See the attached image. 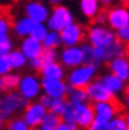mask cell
<instances>
[{"label":"cell","instance_id":"cell-3","mask_svg":"<svg viewBox=\"0 0 129 130\" xmlns=\"http://www.w3.org/2000/svg\"><path fill=\"white\" fill-rule=\"evenodd\" d=\"M86 39H87V43H90L92 46L101 48V46L110 45L112 42H115L116 33L107 25L93 23L86 30Z\"/></svg>","mask_w":129,"mask_h":130},{"label":"cell","instance_id":"cell-25","mask_svg":"<svg viewBox=\"0 0 129 130\" xmlns=\"http://www.w3.org/2000/svg\"><path fill=\"white\" fill-rule=\"evenodd\" d=\"M3 79V85H5V91H15L18 90L19 81H20V75L15 74V72H7L2 77Z\"/></svg>","mask_w":129,"mask_h":130},{"label":"cell","instance_id":"cell-30","mask_svg":"<svg viewBox=\"0 0 129 130\" xmlns=\"http://www.w3.org/2000/svg\"><path fill=\"white\" fill-rule=\"evenodd\" d=\"M48 26H46V23H35L33 25V29H32V33H31V36L36 38V39H39V41L42 42V39L45 38V35L48 33Z\"/></svg>","mask_w":129,"mask_h":130},{"label":"cell","instance_id":"cell-7","mask_svg":"<svg viewBox=\"0 0 129 130\" xmlns=\"http://www.w3.org/2000/svg\"><path fill=\"white\" fill-rule=\"evenodd\" d=\"M106 25L112 30H118L129 25V7L125 5L109 7L106 10Z\"/></svg>","mask_w":129,"mask_h":130},{"label":"cell","instance_id":"cell-20","mask_svg":"<svg viewBox=\"0 0 129 130\" xmlns=\"http://www.w3.org/2000/svg\"><path fill=\"white\" fill-rule=\"evenodd\" d=\"M33 25H35L33 20H31L28 16H23V18L16 19V22L12 25V29H13V33L16 36L25 38V36H29L32 33Z\"/></svg>","mask_w":129,"mask_h":130},{"label":"cell","instance_id":"cell-5","mask_svg":"<svg viewBox=\"0 0 129 130\" xmlns=\"http://www.w3.org/2000/svg\"><path fill=\"white\" fill-rule=\"evenodd\" d=\"M18 91L23 98H26L28 101H33L41 95L42 91V85H41V79L38 78L36 75L33 74H26L20 77L18 85Z\"/></svg>","mask_w":129,"mask_h":130},{"label":"cell","instance_id":"cell-39","mask_svg":"<svg viewBox=\"0 0 129 130\" xmlns=\"http://www.w3.org/2000/svg\"><path fill=\"white\" fill-rule=\"evenodd\" d=\"M94 23H100V25H106V10L101 9L99 13H97V16L94 19Z\"/></svg>","mask_w":129,"mask_h":130},{"label":"cell","instance_id":"cell-21","mask_svg":"<svg viewBox=\"0 0 129 130\" xmlns=\"http://www.w3.org/2000/svg\"><path fill=\"white\" fill-rule=\"evenodd\" d=\"M80 12L86 19H94L97 13L100 12L103 7L100 6L99 0H80L79 2Z\"/></svg>","mask_w":129,"mask_h":130},{"label":"cell","instance_id":"cell-15","mask_svg":"<svg viewBox=\"0 0 129 130\" xmlns=\"http://www.w3.org/2000/svg\"><path fill=\"white\" fill-rule=\"evenodd\" d=\"M107 68L112 74H115L116 77H119L120 79H123L125 83L129 81V56L122 55L116 56L113 59L107 62Z\"/></svg>","mask_w":129,"mask_h":130},{"label":"cell","instance_id":"cell-33","mask_svg":"<svg viewBox=\"0 0 129 130\" xmlns=\"http://www.w3.org/2000/svg\"><path fill=\"white\" fill-rule=\"evenodd\" d=\"M115 33H116V39L119 42H122L125 46L129 48V25L115 30Z\"/></svg>","mask_w":129,"mask_h":130},{"label":"cell","instance_id":"cell-26","mask_svg":"<svg viewBox=\"0 0 129 130\" xmlns=\"http://www.w3.org/2000/svg\"><path fill=\"white\" fill-rule=\"evenodd\" d=\"M13 46H15L13 38L10 36L9 33H3V35H0V54L7 55L12 49H15Z\"/></svg>","mask_w":129,"mask_h":130},{"label":"cell","instance_id":"cell-23","mask_svg":"<svg viewBox=\"0 0 129 130\" xmlns=\"http://www.w3.org/2000/svg\"><path fill=\"white\" fill-rule=\"evenodd\" d=\"M7 59H9L12 70H22L28 64V58L25 56V54L20 49H12L7 54Z\"/></svg>","mask_w":129,"mask_h":130},{"label":"cell","instance_id":"cell-43","mask_svg":"<svg viewBox=\"0 0 129 130\" xmlns=\"http://www.w3.org/2000/svg\"><path fill=\"white\" fill-rule=\"evenodd\" d=\"M64 0H46V3L51 6H57V5H62Z\"/></svg>","mask_w":129,"mask_h":130},{"label":"cell","instance_id":"cell-34","mask_svg":"<svg viewBox=\"0 0 129 130\" xmlns=\"http://www.w3.org/2000/svg\"><path fill=\"white\" fill-rule=\"evenodd\" d=\"M61 121H64V123H68V124H75L74 123V106L71 104H67L65 107V110L61 113Z\"/></svg>","mask_w":129,"mask_h":130},{"label":"cell","instance_id":"cell-16","mask_svg":"<svg viewBox=\"0 0 129 130\" xmlns=\"http://www.w3.org/2000/svg\"><path fill=\"white\" fill-rule=\"evenodd\" d=\"M118 104L115 103V100L110 101H99L93 103V111H94V117L101 119L105 121H110L113 117L118 114Z\"/></svg>","mask_w":129,"mask_h":130},{"label":"cell","instance_id":"cell-45","mask_svg":"<svg viewBox=\"0 0 129 130\" xmlns=\"http://www.w3.org/2000/svg\"><path fill=\"white\" fill-rule=\"evenodd\" d=\"M125 120H126V126H128V130H129V110H128V113L125 114Z\"/></svg>","mask_w":129,"mask_h":130},{"label":"cell","instance_id":"cell-27","mask_svg":"<svg viewBox=\"0 0 129 130\" xmlns=\"http://www.w3.org/2000/svg\"><path fill=\"white\" fill-rule=\"evenodd\" d=\"M60 123H61V117L58 114H55L52 111H46L44 119H42L41 126H45V127H49V129H55Z\"/></svg>","mask_w":129,"mask_h":130},{"label":"cell","instance_id":"cell-14","mask_svg":"<svg viewBox=\"0 0 129 130\" xmlns=\"http://www.w3.org/2000/svg\"><path fill=\"white\" fill-rule=\"evenodd\" d=\"M93 119H94V111H93L92 104L83 103L79 106H74V123L77 127L87 129L92 124Z\"/></svg>","mask_w":129,"mask_h":130},{"label":"cell","instance_id":"cell-47","mask_svg":"<svg viewBox=\"0 0 129 130\" xmlns=\"http://www.w3.org/2000/svg\"><path fill=\"white\" fill-rule=\"evenodd\" d=\"M38 130H54V129H49V127H45V126H39Z\"/></svg>","mask_w":129,"mask_h":130},{"label":"cell","instance_id":"cell-38","mask_svg":"<svg viewBox=\"0 0 129 130\" xmlns=\"http://www.w3.org/2000/svg\"><path fill=\"white\" fill-rule=\"evenodd\" d=\"M44 59H42L41 56H36V58H32V59H29V67H31V70L33 71H39L42 70V67H44Z\"/></svg>","mask_w":129,"mask_h":130},{"label":"cell","instance_id":"cell-31","mask_svg":"<svg viewBox=\"0 0 129 130\" xmlns=\"http://www.w3.org/2000/svg\"><path fill=\"white\" fill-rule=\"evenodd\" d=\"M7 130H31V127L28 126V123L23 120V119H12L7 123Z\"/></svg>","mask_w":129,"mask_h":130},{"label":"cell","instance_id":"cell-40","mask_svg":"<svg viewBox=\"0 0 129 130\" xmlns=\"http://www.w3.org/2000/svg\"><path fill=\"white\" fill-rule=\"evenodd\" d=\"M54 130H77V126H75V124H68V123L61 121V123L57 126Z\"/></svg>","mask_w":129,"mask_h":130},{"label":"cell","instance_id":"cell-49","mask_svg":"<svg viewBox=\"0 0 129 130\" xmlns=\"http://www.w3.org/2000/svg\"><path fill=\"white\" fill-rule=\"evenodd\" d=\"M0 13H3V7L2 6H0Z\"/></svg>","mask_w":129,"mask_h":130},{"label":"cell","instance_id":"cell-11","mask_svg":"<svg viewBox=\"0 0 129 130\" xmlns=\"http://www.w3.org/2000/svg\"><path fill=\"white\" fill-rule=\"evenodd\" d=\"M46 111H48V110H46L39 101H32V103H28L26 107L23 108V117L22 119L28 123V126L31 129H32V127H39Z\"/></svg>","mask_w":129,"mask_h":130},{"label":"cell","instance_id":"cell-12","mask_svg":"<svg viewBox=\"0 0 129 130\" xmlns=\"http://www.w3.org/2000/svg\"><path fill=\"white\" fill-rule=\"evenodd\" d=\"M42 93L52 98H65L68 94V84L64 79H51L42 78Z\"/></svg>","mask_w":129,"mask_h":130},{"label":"cell","instance_id":"cell-29","mask_svg":"<svg viewBox=\"0 0 129 130\" xmlns=\"http://www.w3.org/2000/svg\"><path fill=\"white\" fill-rule=\"evenodd\" d=\"M109 130H128L125 116H122V114H116V116L109 121Z\"/></svg>","mask_w":129,"mask_h":130},{"label":"cell","instance_id":"cell-50","mask_svg":"<svg viewBox=\"0 0 129 130\" xmlns=\"http://www.w3.org/2000/svg\"><path fill=\"white\" fill-rule=\"evenodd\" d=\"M31 130H38V127H32V129H31Z\"/></svg>","mask_w":129,"mask_h":130},{"label":"cell","instance_id":"cell-36","mask_svg":"<svg viewBox=\"0 0 129 130\" xmlns=\"http://www.w3.org/2000/svg\"><path fill=\"white\" fill-rule=\"evenodd\" d=\"M10 29H12V22H10V19L7 18L6 14L0 13V35L9 33Z\"/></svg>","mask_w":129,"mask_h":130},{"label":"cell","instance_id":"cell-42","mask_svg":"<svg viewBox=\"0 0 129 130\" xmlns=\"http://www.w3.org/2000/svg\"><path fill=\"white\" fill-rule=\"evenodd\" d=\"M123 104L129 110V87H126V90H125V93H123Z\"/></svg>","mask_w":129,"mask_h":130},{"label":"cell","instance_id":"cell-37","mask_svg":"<svg viewBox=\"0 0 129 130\" xmlns=\"http://www.w3.org/2000/svg\"><path fill=\"white\" fill-rule=\"evenodd\" d=\"M12 71V67L9 64V59H7V55H3L0 54V77H3L5 74Z\"/></svg>","mask_w":129,"mask_h":130},{"label":"cell","instance_id":"cell-13","mask_svg":"<svg viewBox=\"0 0 129 130\" xmlns=\"http://www.w3.org/2000/svg\"><path fill=\"white\" fill-rule=\"evenodd\" d=\"M87 94H88V100L93 103H99V101H110L115 100L113 94L105 87V84L101 83L100 79H93L92 83L88 84L87 87Z\"/></svg>","mask_w":129,"mask_h":130},{"label":"cell","instance_id":"cell-24","mask_svg":"<svg viewBox=\"0 0 129 130\" xmlns=\"http://www.w3.org/2000/svg\"><path fill=\"white\" fill-rule=\"evenodd\" d=\"M42 45L44 48H60L62 43H61V36L60 32H55V30H48V33L45 35V38L42 39Z\"/></svg>","mask_w":129,"mask_h":130},{"label":"cell","instance_id":"cell-8","mask_svg":"<svg viewBox=\"0 0 129 130\" xmlns=\"http://www.w3.org/2000/svg\"><path fill=\"white\" fill-rule=\"evenodd\" d=\"M60 36L62 46L81 45V42L86 38V29L83 28V25L77 23V22H71L60 32Z\"/></svg>","mask_w":129,"mask_h":130},{"label":"cell","instance_id":"cell-2","mask_svg":"<svg viewBox=\"0 0 129 130\" xmlns=\"http://www.w3.org/2000/svg\"><path fill=\"white\" fill-rule=\"evenodd\" d=\"M28 100L23 98L19 91H6L0 95V116L3 119H10L16 113L23 111V108L28 104Z\"/></svg>","mask_w":129,"mask_h":130},{"label":"cell","instance_id":"cell-6","mask_svg":"<svg viewBox=\"0 0 129 130\" xmlns=\"http://www.w3.org/2000/svg\"><path fill=\"white\" fill-rule=\"evenodd\" d=\"M126 54H128V46H125L118 39L115 42H112L110 45H107V46H101V48L94 46V56H96L97 65L103 64V62H109L116 56H122V55H126Z\"/></svg>","mask_w":129,"mask_h":130},{"label":"cell","instance_id":"cell-32","mask_svg":"<svg viewBox=\"0 0 129 130\" xmlns=\"http://www.w3.org/2000/svg\"><path fill=\"white\" fill-rule=\"evenodd\" d=\"M58 54L60 52L54 49V48H44V51L41 54V58L44 59V62H52V61H58Z\"/></svg>","mask_w":129,"mask_h":130},{"label":"cell","instance_id":"cell-46","mask_svg":"<svg viewBox=\"0 0 129 130\" xmlns=\"http://www.w3.org/2000/svg\"><path fill=\"white\" fill-rule=\"evenodd\" d=\"M120 5H125V6H129V0H118Z\"/></svg>","mask_w":129,"mask_h":130},{"label":"cell","instance_id":"cell-9","mask_svg":"<svg viewBox=\"0 0 129 130\" xmlns=\"http://www.w3.org/2000/svg\"><path fill=\"white\" fill-rule=\"evenodd\" d=\"M58 61L68 70L84 64V54H83L81 45L64 46L60 51V54H58Z\"/></svg>","mask_w":129,"mask_h":130},{"label":"cell","instance_id":"cell-10","mask_svg":"<svg viewBox=\"0 0 129 130\" xmlns=\"http://www.w3.org/2000/svg\"><path fill=\"white\" fill-rule=\"evenodd\" d=\"M51 9L41 0H29L23 6V13L35 23H45L48 20Z\"/></svg>","mask_w":129,"mask_h":130},{"label":"cell","instance_id":"cell-1","mask_svg":"<svg viewBox=\"0 0 129 130\" xmlns=\"http://www.w3.org/2000/svg\"><path fill=\"white\" fill-rule=\"evenodd\" d=\"M99 67L93 64H81L75 68H71L67 74V84L73 88H86L96 78Z\"/></svg>","mask_w":129,"mask_h":130},{"label":"cell","instance_id":"cell-41","mask_svg":"<svg viewBox=\"0 0 129 130\" xmlns=\"http://www.w3.org/2000/svg\"><path fill=\"white\" fill-rule=\"evenodd\" d=\"M99 2H100V6H101V7H105V9L112 7L113 3H115V0H99Z\"/></svg>","mask_w":129,"mask_h":130},{"label":"cell","instance_id":"cell-44","mask_svg":"<svg viewBox=\"0 0 129 130\" xmlns=\"http://www.w3.org/2000/svg\"><path fill=\"white\" fill-rule=\"evenodd\" d=\"M5 93V85H3V79H2V77H0V95Z\"/></svg>","mask_w":129,"mask_h":130},{"label":"cell","instance_id":"cell-18","mask_svg":"<svg viewBox=\"0 0 129 130\" xmlns=\"http://www.w3.org/2000/svg\"><path fill=\"white\" fill-rule=\"evenodd\" d=\"M20 51L25 54V56L29 59H32V58H36V56H41L42 51H44V45H42V42L39 39L33 36H25L20 42V48H19Z\"/></svg>","mask_w":129,"mask_h":130},{"label":"cell","instance_id":"cell-22","mask_svg":"<svg viewBox=\"0 0 129 130\" xmlns=\"http://www.w3.org/2000/svg\"><path fill=\"white\" fill-rule=\"evenodd\" d=\"M67 101L71 106H79L83 103H88V94L86 88H73L68 85V94H67Z\"/></svg>","mask_w":129,"mask_h":130},{"label":"cell","instance_id":"cell-19","mask_svg":"<svg viewBox=\"0 0 129 130\" xmlns=\"http://www.w3.org/2000/svg\"><path fill=\"white\" fill-rule=\"evenodd\" d=\"M42 78H51V79H64L67 77L65 67L61 64L60 61H52L44 64L42 70L39 71Z\"/></svg>","mask_w":129,"mask_h":130},{"label":"cell","instance_id":"cell-4","mask_svg":"<svg viewBox=\"0 0 129 130\" xmlns=\"http://www.w3.org/2000/svg\"><path fill=\"white\" fill-rule=\"evenodd\" d=\"M71 22H74L73 12L64 5H57L51 9L48 20H46L45 23H46V26H48L49 30L61 32V30H62L67 25L71 23Z\"/></svg>","mask_w":129,"mask_h":130},{"label":"cell","instance_id":"cell-17","mask_svg":"<svg viewBox=\"0 0 129 130\" xmlns=\"http://www.w3.org/2000/svg\"><path fill=\"white\" fill-rule=\"evenodd\" d=\"M99 79L105 84V87L113 94L115 98L119 97V95H123L125 90H126V83H125L123 79H120L119 77H116L115 74H112L110 71L106 72V74H103Z\"/></svg>","mask_w":129,"mask_h":130},{"label":"cell","instance_id":"cell-35","mask_svg":"<svg viewBox=\"0 0 129 130\" xmlns=\"http://www.w3.org/2000/svg\"><path fill=\"white\" fill-rule=\"evenodd\" d=\"M87 130H109V121H105L101 119L94 117L92 124L87 127Z\"/></svg>","mask_w":129,"mask_h":130},{"label":"cell","instance_id":"cell-48","mask_svg":"<svg viewBox=\"0 0 129 130\" xmlns=\"http://www.w3.org/2000/svg\"><path fill=\"white\" fill-rule=\"evenodd\" d=\"M3 123H5V119H3V117L0 116V130L3 129Z\"/></svg>","mask_w":129,"mask_h":130},{"label":"cell","instance_id":"cell-28","mask_svg":"<svg viewBox=\"0 0 129 130\" xmlns=\"http://www.w3.org/2000/svg\"><path fill=\"white\" fill-rule=\"evenodd\" d=\"M67 104H68V101L65 98H52L48 111H52V113H55V114H58V116H61V113L65 110Z\"/></svg>","mask_w":129,"mask_h":130}]
</instances>
